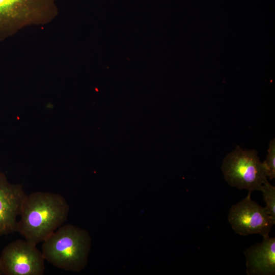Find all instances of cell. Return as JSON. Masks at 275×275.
<instances>
[{
	"mask_svg": "<svg viewBox=\"0 0 275 275\" xmlns=\"http://www.w3.org/2000/svg\"><path fill=\"white\" fill-rule=\"evenodd\" d=\"M262 242L246 249V274L274 275L275 274V238L263 237Z\"/></svg>",
	"mask_w": 275,
	"mask_h": 275,
	"instance_id": "8",
	"label": "cell"
},
{
	"mask_svg": "<svg viewBox=\"0 0 275 275\" xmlns=\"http://www.w3.org/2000/svg\"><path fill=\"white\" fill-rule=\"evenodd\" d=\"M42 242L43 257L53 266L79 272L87 265L91 244L87 230L63 224Z\"/></svg>",
	"mask_w": 275,
	"mask_h": 275,
	"instance_id": "2",
	"label": "cell"
},
{
	"mask_svg": "<svg viewBox=\"0 0 275 275\" xmlns=\"http://www.w3.org/2000/svg\"><path fill=\"white\" fill-rule=\"evenodd\" d=\"M221 169L231 186L247 189L250 193L261 191L268 182L266 168L254 149L243 150L237 146L225 157Z\"/></svg>",
	"mask_w": 275,
	"mask_h": 275,
	"instance_id": "4",
	"label": "cell"
},
{
	"mask_svg": "<svg viewBox=\"0 0 275 275\" xmlns=\"http://www.w3.org/2000/svg\"><path fill=\"white\" fill-rule=\"evenodd\" d=\"M261 191L266 203L265 208L269 216L275 221V187L267 182L263 185Z\"/></svg>",
	"mask_w": 275,
	"mask_h": 275,
	"instance_id": "9",
	"label": "cell"
},
{
	"mask_svg": "<svg viewBox=\"0 0 275 275\" xmlns=\"http://www.w3.org/2000/svg\"><path fill=\"white\" fill-rule=\"evenodd\" d=\"M69 205L61 195L36 191L27 195L17 224L24 239L37 245L42 242L67 220Z\"/></svg>",
	"mask_w": 275,
	"mask_h": 275,
	"instance_id": "1",
	"label": "cell"
},
{
	"mask_svg": "<svg viewBox=\"0 0 275 275\" xmlns=\"http://www.w3.org/2000/svg\"><path fill=\"white\" fill-rule=\"evenodd\" d=\"M1 274H3V273H2V272L1 271V267H0V275Z\"/></svg>",
	"mask_w": 275,
	"mask_h": 275,
	"instance_id": "11",
	"label": "cell"
},
{
	"mask_svg": "<svg viewBox=\"0 0 275 275\" xmlns=\"http://www.w3.org/2000/svg\"><path fill=\"white\" fill-rule=\"evenodd\" d=\"M228 221L234 232L242 236L254 234L267 236L275 224V221L265 208L251 199L250 193L244 199L231 206Z\"/></svg>",
	"mask_w": 275,
	"mask_h": 275,
	"instance_id": "6",
	"label": "cell"
},
{
	"mask_svg": "<svg viewBox=\"0 0 275 275\" xmlns=\"http://www.w3.org/2000/svg\"><path fill=\"white\" fill-rule=\"evenodd\" d=\"M270 180L275 178V139L271 140L269 144L268 153L265 161L263 162Z\"/></svg>",
	"mask_w": 275,
	"mask_h": 275,
	"instance_id": "10",
	"label": "cell"
},
{
	"mask_svg": "<svg viewBox=\"0 0 275 275\" xmlns=\"http://www.w3.org/2000/svg\"><path fill=\"white\" fill-rule=\"evenodd\" d=\"M57 0H0V40L30 26L43 25L58 13Z\"/></svg>",
	"mask_w": 275,
	"mask_h": 275,
	"instance_id": "3",
	"label": "cell"
},
{
	"mask_svg": "<svg viewBox=\"0 0 275 275\" xmlns=\"http://www.w3.org/2000/svg\"><path fill=\"white\" fill-rule=\"evenodd\" d=\"M45 259L36 245L24 239L7 245L0 255V267L5 275H42Z\"/></svg>",
	"mask_w": 275,
	"mask_h": 275,
	"instance_id": "5",
	"label": "cell"
},
{
	"mask_svg": "<svg viewBox=\"0 0 275 275\" xmlns=\"http://www.w3.org/2000/svg\"><path fill=\"white\" fill-rule=\"evenodd\" d=\"M22 186L0 172V236L17 232L18 217L26 197Z\"/></svg>",
	"mask_w": 275,
	"mask_h": 275,
	"instance_id": "7",
	"label": "cell"
}]
</instances>
